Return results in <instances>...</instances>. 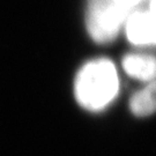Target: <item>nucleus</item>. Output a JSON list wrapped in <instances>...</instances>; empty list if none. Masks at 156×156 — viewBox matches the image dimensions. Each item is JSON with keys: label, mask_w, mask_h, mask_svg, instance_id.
I'll return each instance as SVG.
<instances>
[{"label": "nucleus", "mask_w": 156, "mask_h": 156, "mask_svg": "<svg viewBox=\"0 0 156 156\" xmlns=\"http://www.w3.org/2000/svg\"><path fill=\"white\" fill-rule=\"evenodd\" d=\"M148 7H151L153 9H155L156 11V0H149V5Z\"/></svg>", "instance_id": "7"}, {"label": "nucleus", "mask_w": 156, "mask_h": 156, "mask_svg": "<svg viewBox=\"0 0 156 156\" xmlns=\"http://www.w3.org/2000/svg\"><path fill=\"white\" fill-rule=\"evenodd\" d=\"M127 39L134 45H156V11L151 7L136 8L129 13L124 24Z\"/></svg>", "instance_id": "3"}, {"label": "nucleus", "mask_w": 156, "mask_h": 156, "mask_svg": "<svg viewBox=\"0 0 156 156\" xmlns=\"http://www.w3.org/2000/svg\"><path fill=\"white\" fill-rule=\"evenodd\" d=\"M118 5H120L124 7L125 9L132 12L134 9H136V7L140 6L142 2H145L146 0H115Z\"/></svg>", "instance_id": "6"}, {"label": "nucleus", "mask_w": 156, "mask_h": 156, "mask_svg": "<svg viewBox=\"0 0 156 156\" xmlns=\"http://www.w3.org/2000/svg\"><path fill=\"white\" fill-rule=\"evenodd\" d=\"M129 110L138 117L151 116L156 112V80L147 82L129 100Z\"/></svg>", "instance_id": "5"}, {"label": "nucleus", "mask_w": 156, "mask_h": 156, "mask_svg": "<svg viewBox=\"0 0 156 156\" xmlns=\"http://www.w3.org/2000/svg\"><path fill=\"white\" fill-rule=\"evenodd\" d=\"M131 12L115 0H88L86 27L96 43L106 44L118 36Z\"/></svg>", "instance_id": "2"}, {"label": "nucleus", "mask_w": 156, "mask_h": 156, "mask_svg": "<svg viewBox=\"0 0 156 156\" xmlns=\"http://www.w3.org/2000/svg\"><path fill=\"white\" fill-rule=\"evenodd\" d=\"M119 91V76L115 64L98 58L80 68L74 80V95L80 105L101 111L111 104Z\"/></svg>", "instance_id": "1"}, {"label": "nucleus", "mask_w": 156, "mask_h": 156, "mask_svg": "<svg viewBox=\"0 0 156 156\" xmlns=\"http://www.w3.org/2000/svg\"><path fill=\"white\" fill-rule=\"evenodd\" d=\"M125 73L131 78L151 82L156 80V58L145 53H131L122 62Z\"/></svg>", "instance_id": "4"}]
</instances>
